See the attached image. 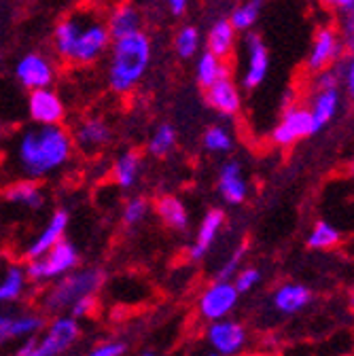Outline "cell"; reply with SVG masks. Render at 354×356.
<instances>
[{
  "label": "cell",
  "mask_w": 354,
  "mask_h": 356,
  "mask_svg": "<svg viewBox=\"0 0 354 356\" xmlns=\"http://www.w3.org/2000/svg\"><path fill=\"white\" fill-rule=\"evenodd\" d=\"M74 157L72 134L64 125H36L19 129L7 151L11 178L47 181L64 172Z\"/></svg>",
  "instance_id": "1"
},
{
  "label": "cell",
  "mask_w": 354,
  "mask_h": 356,
  "mask_svg": "<svg viewBox=\"0 0 354 356\" xmlns=\"http://www.w3.org/2000/svg\"><path fill=\"white\" fill-rule=\"evenodd\" d=\"M113 36L100 13L83 9L54 26V56L70 66H94L111 49Z\"/></svg>",
  "instance_id": "2"
},
{
  "label": "cell",
  "mask_w": 354,
  "mask_h": 356,
  "mask_svg": "<svg viewBox=\"0 0 354 356\" xmlns=\"http://www.w3.org/2000/svg\"><path fill=\"white\" fill-rule=\"evenodd\" d=\"M106 81L111 92L127 96L140 85L153 60V42L145 30L113 38L106 54Z\"/></svg>",
  "instance_id": "3"
},
{
  "label": "cell",
  "mask_w": 354,
  "mask_h": 356,
  "mask_svg": "<svg viewBox=\"0 0 354 356\" xmlns=\"http://www.w3.org/2000/svg\"><path fill=\"white\" fill-rule=\"evenodd\" d=\"M106 282V272L98 265H85L45 284L38 295V307L42 314H68V309L87 295H98Z\"/></svg>",
  "instance_id": "4"
},
{
  "label": "cell",
  "mask_w": 354,
  "mask_h": 356,
  "mask_svg": "<svg viewBox=\"0 0 354 356\" xmlns=\"http://www.w3.org/2000/svg\"><path fill=\"white\" fill-rule=\"evenodd\" d=\"M81 339V323L70 314H56L36 335L19 341L13 356H66Z\"/></svg>",
  "instance_id": "5"
},
{
  "label": "cell",
  "mask_w": 354,
  "mask_h": 356,
  "mask_svg": "<svg viewBox=\"0 0 354 356\" xmlns=\"http://www.w3.org/2000/svg\"><path fill=\"white\" fill-rule=\"evenodd\" d=\"M79 265H81L79 248L70 240L64 238L62 242H58L51 250L40 254L38 259L26 261V274H28L30 284L45 286V284L58 280L60 276L77 270Z\"/></svg>",
  "instance_id": "6"
},
{
  "label": "cell",
  "mask_w": 354,
  "mask_h": 356,
  "mask_svg": "<svg viewBox=\"0 0 354 356\" xmlns=\"http://www.w3.org/2000/svg\"><path fill=\"white\" fill-rule=\"evenodd\" d=\"M70 134H72L74 151L90 157L106 151L115 138L113 125L102 115H87L79 119L77 125L70 129Z\"/></svg>",
  "instance_id": "7"
},
{
  "label": "cell",
  "mask_w": 354,
  "mask_h": 356,
  "mask_svg": "<svg viewBox=\"0 0 354 356\" xmlns=\"http://www.w3.org/2000/svg\"><path fill=\"white\" fill-rule=\"evenodd\" d=\"M13 74L19 87H24L26 92H32V89L54 87L58 79V66H56V60L49 58L47 54L28 51L15 62Z\"/></svg>",
  "instance_id": "8"
},
{
  "label": "cell",
  "mask_w": 354,
  "mask_h": 356,
  "mask_svg": "<svg viewBox=\"0 0 354 356\" xmlns=\"http://www.w3.org/2000/svg\"><path fill=\"white\" fill-rule=\"evenodd\" d=\"M238 299H240V293L232 280H214L212 284L204 289V293L198 299L200 316L208 323L227 318L236 309Z\"/></svg>",
  "instance_id": "9"
},
{
  "label": "cell",
  "mask_w": 354,
  "mask_h": 356,
  "mask_svg": "<svg viewBox=\"0 0 354 356\" xmlns=\"http://www.w3.org/2000/svg\"><path fill=\"white\" fill-rule=\"evenodd\" d=\"M0 202L9 208L36 214L47 206V191L40 185V181L11 178L7 185L0 187Z\"/></svg>",
  "instance_id": "10"
},
{
  "label": "cell",
  "mask_w": 354,
  "mask_h": 356,
  "mask_svg": "<svg viewBox=\"0 0 354 356\" xmlns=\"http://www.w3.org/2000/svg\"><path fill=\"white\" fill-rule=\"evenodd\" d=\"M28 119L36 125H64L68 108L54 87L32 89L26 98Z\"/></svg>",
  "instance_id": "11"
},
{
  "label": "cell",
  "mask_w": 354,
  "mask_h": 356,
  "mask_svg": "<svg viewBox=\"0 0 354 356\" xmlns=\"http://www.w3.org/2000/svg\"><path fill=\"white\" fill-rule=\"evenodd\" d=\"M206 341L212 348V352L218 356H238L248 343V333L240 321L227 316L208 325Z\"/></svg>",
  "instance_id": "12"
},
{
  "label": "cell",
  "mask_w": 354,
  "mask_h": 356,
  "mask_svg": "<svg viewBox=\"0 0 354 356\" xmlns=\"http://www.w3.org/2000/svg\"><path fill=\"white\" fill-rule=\"evenodd\" d=\"M68 225H70V212L64 210V208H56L47 216L45 225H42L28 240V244L24 248V259L32 261V259H38L40 254H45L47 250H51L58 242H62L66 238Z\"/></svg>",
  "instance_id": "13"
},
{
  "label": "cell",
  "mask_w": 354,
  "mask_h": 356,
  "mask_svg": "<svg viewBox=\"0 0 354 356\" xmlns=\"http://www.w3.org/2000/svg\"><path fill=\"white\" fill-rule=\"evenodd\" d=\"M314 131V121L312 113L305 106H291L284 108V115L280 123L272 129V143L278 147H291L301 138L312 136Z\"/></svg>",
  "instance_id": "14"
},
{
  "label": "cell",
  "mask_w": 354,
  "mask_h": 356,
  "mask_svg": "<svg viewBox=\"0 0 354 356\" xmlns=\"http://www.w3.org/2000/svg\"><path fill=\"white\" fill-rule=\"evenodd\" d=\"M244 54H246V66L242 72V89L252 92L257 89L270 70V51L268 44L263 42L259 34H246L244 38Z\"/></svg>",
  "instance_id": "15"
},
{
  "label": "cell",
  "mask_w": 354,
  "mask_h": 356,
  "mask_svg": "<svg viewBox=\"0 0 354 356\" xmlns=\"http://www.w3.org/2000/svg\"><path fill=\"white\" fill-rule=\"evenodd\" d=\"M45 323L42 312H0V346L36 335Z\"/></svg>",
  "instance_id": "16"
},
{
  "label": "cell",
  "mask_w": 354,
  "mask_h": 356,
  "mask_svg": "<svg viewBox=\"0 0 354 356\" xmlns=\"http://www.w3.org/2000/svg\"><path fill=\"white\" fill-rule=\"evenodd\" d=\"M344 51V42L341 36L333 28H321L312 40V47H309L305 66L309 72H321L329 68Z\"/></svg>",
  "instance_id": "17"
},
{
  "label": "cell",
  "mask_w": 354,
  "mask_h": 356,
  "mask_svg": "<svg viewBox=\"0 0 354 356\" xmlns=\"http://www.w3.org/2000/svg\"><path fill=\"white\" fill-rule=\"evenodd\" d=\"M223 225H225V210H220V208H210V210L202 216L200 227H198V232H195V238H193V242H191V246H189V250H187L189 261L198 263V261H202V259L212 250V246H214V242H216L220 229H223Z\"/></svg>",
  "instance_id": "18"
},
{
  "label": "cell",
  "mask_w": 354,
  "mask_h": 356,
  "mask_svg": "<svg viewBox=\"0 0 354 356\" xmlns=\"http://www.w3.org/2000/svg\"><path fill=\"white\" fill-rule=\"evenodd\" d=\"M206 104L220 117H236L242 111V92L232 76L220 79L204 89Z\"/></svg>",
  "instance_id": "19"
},
{
  "label": "cell",
  "mask_w": 354,
  "mask_h": 356,
  "mask_svg": "<svg viewBox=\"0 0 354 356\" xmlns=\"http://www.w3.org/2000/svg\"><path fill=\"white\" fill-rule=\"evenodd\" d=\"M111 178L113 183L123 189V191H129L134 189L140 178H143V172H145V159H143V153L136 151V149H125L121 153L115 155V159L111 161Z\"/></svg>",
  "instance_id": "20"
},
{
  "label": "cell",
  "mask_w": 354,
  "mask_h": 356,
  "mask_svg": "<svg viewBox=\"0 0 354 356\" xmlns=\"http://www.w3.org/2000/svg\"><path fill=\"white\" fill-rule=\"evenodd\" d=\"M216 189L227 204L232 206H240L246 202L248 197V183L244 178L242 165L236 159H230L220 165L218 170V178H216Z\"/></svg>",
  "instance_id": "21"
},
{
  "label": "cell",
  "mask_w": 354,
  "mask_h": 356,
  "mask_svg": "<svg viewBox=\"0 0 354 356\" xmlns=\"http://www.w3.org/2000/svg\"><path fill=\"white\" fill-rule=\"evenodd\" d=\"M155 214L159 216V220L163 222V227L174 232V234H187L191 227V216L189 210L185 206V202L179 195H159L153 204Z\"/></svg>",
  "instance_id": "22"
},
{
  "label": "cell",
  "mask_w": 354,
  "mask_h": 356,
  "mask_svg": "<svg viewBox=\"0 0 354 356\" xmlns=\"http://www.w3.org/2000/svg\"><path fill=\"white\" fill-rule=\"evenodd\" d=\"M104 22L113 38H121L131 32L143 30V15L136 9V5H131L129 0H119V3H115L106 11Z\"/></svg>",
  "instance_id": "23"
},
{
  "label": "cell",
  "mask_w": 354,
  "mask_h": 356,
  "mask_svg": "<svg viewBox=\"0 0 354 356\" xmlns=\"http://www.w3.org/2000/svg\"><path fill=\"white\" fill-rule=\"evenodd\" d=\"M309 301H312V291L299 282H284L272 295L274 309L284 316L299 314L301 309H305L309 305Z\"/></svg>",
  "instance_id": "24"
},
{
  "label": "cell",
  "mask_w": 354,
  "mask_h": 356,
  "mask_svg": "<svg viewBox=\"0 0 354 356\" xmlns=\"http://www.w3.org/2000/svg\"><path fill=\"white\" fill-rule=\"evenodd\" d=\"M30 280L26 274V265L9 263L0 272V305H13L19 303L28 293Z\"/></svg>",
  "instance_id": "25"
},
{
  "label": "cell",
  "mask_w": 354,
  "mask_h": 356,
  "mask_svg": "<svg viewBox=\"0 0 354 356\" xmlns=\"http://www.w3.org/2000/svg\"><path fill=\"white\" fill-rule=\"evenodd\" d=\"M236 34L238 30L230 19H216L206 34V49L220 60H230L236 49Z\"/></svg>",
  "instance_id": "26"
},
{
  "label": "cell",
  "mask_w": 354,
  "mask_h": 356,
  "mask_svg": "<svg viewBox=\"0 0 354 356\" xmlns=\"http://www.w3.org/2000/svg\"><path fill=\"white\" fill-rule=\"evenodd\" d=\"M232 76V66L227 60H220L218 56H214L212 51H204L198 56L195 62V81L200 87H210L212 83Z\"/></svg>",
  "instance_id": "27"
},
{
  "label": "cell",
  "mask_w": 354,
  "mask_h": 356,
  "mask_svg": "<svg viewBox=\"0 0 354 356\" xmlns=\"http://www.w3.org/2000/svg\"><path fill=\"white\" fill-rule=\"evenodd\" d=\"M339 87H333V89H319L314 100H312V121H314V131H321L323 127H327L333 117L337 115L339 111Z\"/></svg>",
  "instance_id": "28"
},
{
  "label": "cell",
  "mask_w": 354,
  "mask_h": 356,
  "mask_svg": "<svg viewBox=\"0 0 354 356\" xmlns=\"http://www.w3.org/2000/svg\"><path fill=\"white\" fill-rule=\"evenodd\" d=\"M176 143H179V134H176V127L172 123H159L153 134H151V138L147 143V153L151 157H157V159H163L168 157Z\"/></svg>",
  "instance_id": "29"
},
{
  "label": "cell",
  "mask_w": 354,
  "mask_h": 356,
  "mask_svg": "<svg viewBox=\"0 0 354 356\" xmlns=\"http://www.w3.org/2000/svg\"><path fill=\"white\" fill-rule=\"evenodd\" d=\"M151 212V202L145 195H129L121 206V222L127 229H136L147 220Z\"/></svg>",
  "instance_id": "30"
},
{
  "label": "cell",
  "mask_w": 354,
  "mask_h": 356,
  "mask_svg": "<svg viewBox=\"0 0 354 356\" xmlns=\"http://www.w3.org/2000/svg\"><path fill=\"white\" fill-rule=\"evenodd\" d=\"M263 7H265V0H244L242 5H238L232 11V15L227 19L232 22V26L238 32H250L259 22Z\"/></svg>",
  "instance_id": "31"
},
{
  "label": "cell",
  "mask_w": 354,
  "mask_h": 356,
  "mask_svg": "<svg viewBox=\"0 0 354 356\" xmlns=\"http://www.w3.org/2000/svg\"><path fill=\"white\" fill-rule=\"evenodd\" d=\"M202 47V34L195 26L185 24L179 32L174 36V49L179 54V58L183 60H191L200 54Z\"/></svg>",
  "instance_id": "32"
},
{
  "label": "cell",
  "mask_w": 354,
  "mask_h": 356,
  "mask_svg": "<svg viewBox=\"0 0 354 356\" xmlns=\"http://www.w3.org/2000/svg\"><path fill=\"white\" fill-rule=\"evenodd\" d=\"M202 145L208 153H230L234 149V134L227 125H210L204 131Z\"/></svg>",
  "instance_id": "33"
},
{
  "label": "cell",
  "mask_w": 354,
  "mask_h": 356,
  "mask_svg": "<svg viewBox=\"0 0 354 356\" xmlns=\"http://www.w3.org/2000/svg\"><path fill=\"white\" fill-rule=\"evenodd\" d=\"M339 242V232L327 220H319L307 236V246L314 250H327L333 248Z\"/></svg>",
  "instance_id": "34"
},
{
  "label": "cell",
  "mask_w": 354,
  "mask_h": 356,
  "mask_svg": "<svg viewBox=\"0 0 354 356\" xmlns=\"http://www.w3.org/2000/svg\"><path fill=\"white\" fill-rule=\"evenodd\" d=\"M248 252V246L246 244H240L223 263H220L218 267V272H216V280H234V276L240 272V267H242V261Z\"/></svg>",
  "instance_id": "35"
},
{
  "label": "cell",
  "mask_w": 354,
  "mask_h": 356,
  "mask_svg": "<svg viewBox=\"0 0 354 356\" xmlns=\"http://www.w3.org/2000/svg\"><path fill=\"white\" fill-rule=\"evenodd\" d=\"M232 282L240 295H246L261 282V272L257 270V267H240V272L234 276Z\"/></svg>",
  "instance_id": "36"
},
{
  "label": "cell",
  "mask_w": 354,
  "mask_h": 356,
  "mask_svg": "<svg viewBox=\"0 0 354 356\" xmlns=\"http://www.w3.org/2000/svg\"><path fill=\"white\" fill-rule=\"evenodd\" d=\"M127 343L123 339H106L87 350L83 356H125Z\"/></svg>",
  "instance_id": "37"
},
{
  "label": "cell",
  "mask_w": 354,
  "mask_h": 356,
  "mask_svg": "<svg viewBox=\"0 0 354 356\" xmlns=\"http://www.w3.org/2000/svg\"><path fill=\"white\" fill-rule=\"evenodd\" d=\"M96 307H98V295H87V297L79 299V301L68 309V314L74 316V318H79V321H83V318H87V316H92L94 312H96Z\"/></svg>",
  "instance_id": "38"
},
{
  "label": "cell",
  "mask_w": 354,
  "mask_h": 356,
  "mask_svg": "<svg viewBox=\"0 0 354 356\" xmlns=\"http://www.w3.org/2000/svg\"><path fill=\"white\" fill-rule=\"evenodd\" d=\"M339 36L344 47H348L350 51L354 49V11L341 13V28H339Z\"/></svg>",
  "instance_id": "39"
},
{
  "label": "cell",
  "mask_w": 354,
  "mask_h": 356,
  "mask_svg": "<svg viewBox=\"0 0 354 356\" xmlns=\"http://www.w3.org/2000/svg\"><path fill=\"white\" fill-rule=\"evenodd\" d=\"M339 74L333 70V68H325L321 72H316V81H314V87L316 92L319 89H333V87H339Z\"/></svg>",
  "instance_id": "40"
},
{
  "label": "cell",
  "mask_w": 354,
  "mask_h": 356,
  "mask_svg": "<svg viewBox=\"0 0 354 356\" xmlns=\"http://www.w3.org/2000/svg\"><path fill=\"white\" fill-rule=\"evenodd\" d=\"M344 85H346V92H348L350 100L354 102V49L350 51V60L344 68Z\"/></svg>",
  "instance_id": "41"
},
{
  "label": "cell",
  "mask_w": 354,
  "mask_h": 356,
  "mask_svg": "<svg viewBox=\"0 0 354 356\" xmlns=\"http://www.w3.org/2000/svg\"><path fill=\"white\" fill-rule=\"evenodd\" d=\"M163 3L174 17H183L189 9V0H163Z\"/></svg>",
  "instance_id": "42"
},
{
  "label": "cell",
  "mask_w": 354,
  "mask_h": 356,
  "mask_svg": "<svg viewBox=\"0 0 354 356\" xmlns=\"http://www.w3.org/2000/svg\"><path fill=\"white\" fill-rule=\"evenodd\" d=\"M325 7H331L335 9L337 13H348V11H354V0H321Z\"/></svg>",
  "instance_id": "43"
},
{
  "label": "cell",
  "mask_w": 354,
  "mask_h": 356,
  "mask_svg": "<svg viewBox=\"0 0 354 356\" xmlns=\"http://www.w3.org/2000/svg\"><path fill=\"white\" fill-rule=\"evenodd\" d=\"M140 356H157V354H155V352H153V350H147V352H143V354H140Z\"/></svg>",
  "instance_id": "44"
},
{
  "label": "cell",
  "mask_w": 354,
  "mask_h": 356,
  "mask_svg": "<svg viewBox=\"0 0 354 356\" xmlns=\"http://www.w3.org/2000/svg\"><path fill=\"white\" fill-rule=\"evenodd\" d=\"M350 305L354 307V293H352V297H350Z\"/></svg>",
  "instance_id": "45"
},
{
  "label": "cell",
  "mask_w": 354,
  "mask_h": 356,
  "mask_svg": "<svg viewBox=\"0 0 354 356\" xmlns=\"http://www.w3.org/2000/svg\"><path fill=\"white\" fill-rule=\"evenodd\" d=\"M204 356H218V354H214V352H210V354H204Z\"/></svg>",
  "instance_id": "46"
},
{
  "label": "cell",
  "mask_w": 354,
  "mask_h": 356,
  "mask_svg": "<svg viewBox=\"0 0 354 356\" xmlns=\"http://www.w3.org/2000/svg\"><path fill=\"white\" fill-rule=\"evenodd\" d=\"M352 174H354V161H352Z\"/></svg>",
  "instance_id": "47"
}]
</instances>
